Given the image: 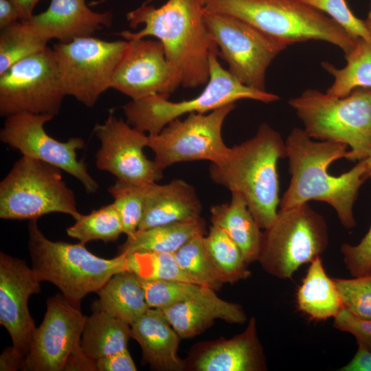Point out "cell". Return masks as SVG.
I'll return each instance as SVG.
<instances>
[{
	"mask_svg": "<svg viewBox=\"0 0 371 371\" xmlns=\"http://www.w3.org/2000/svg\"><path fill=\"white\" fill-rule=\"evenodd\" d=\"M216 291L205 286L187 300L159 308L181 339L203 333L215 319L243 324L247 319L242 306L220 298Z\"/></svg>",
	"mask_w": 371,
	"mask_h": 371,
	"instance_id": "20",
	"label": "cell"
},
{
	"mask_svg": "<svg viewBox=\"0 0 371 371\" xmlns=\"http://www.w3.org/2000/svg\"><path fill=\"white\" fill-rule=\"evenodd\" d=\"M189 363L196 371L267 370L255 318H250L246 329L231 339L223 338L198 346Z\"/></svg>",
	"mask_w": 371,
	"mask_h": 371,
	"instance_id": "19",
	"label": "cell"
},
{
	"mask_svg": "<svg viewBox=\"0 0 371 371\" xmlns=\"http://www.w3.org/2000/svg\"><path fill=\"white\" fill-rule=\"evenodd\" d=\"M93 132L101 144L95 155L99 170L136 185L155 183L163 177V171L144 153L148 135L118 119L113 111L104 123L95 125Z\"/></svg>",
	"mask_w": 371,
	"mask_h": 371,
	"instance_id": "16",
	"label": "cell"
},
{
	"mask_svg": "<svg viewBox=\"0 0 371 371\" xmlns=\"http://www.w3.org/2000/svg\"><path fill=\"white\" fill-rule=\"evenodd\" d=\"M201 203L195 189L182 179L166 184H149L143 217L137 229L196 221L201 218Z\"/></svg>",
	"mask_w": 371,
	"mask_h": 371,
	"instance_id": "23",
	"label": "cell"
},
{
	"mask_svg": "<svg viewBox=\"0 0 371 371\" xmlns=\"http://www.w3.org/2000/svg\"><path fill=\"white\" fill-rule=\"evenodd\" d=\"M289 104L310 137L350 146L345 159L359 161L371 153V89L356 88L344 98L306 89Z\"/></svg>",
	"mask_w": 371,
	"mask_h": 371,
	"instance_id": "6",
	"label": "cell"
},
{
	"mask_svg": "<svg viewBox=\"0 0 371 371\" xmlns=\"http://www.w3.org/2000/svg\"><path fill=\"white\" fill-rule=\"evenodd\" d=\"M27 21L47 41L69 43L111 27L113 14L91 10L85 0H51L45 11L34 14Z\"/></svg>",
	"mask_w": 371,
	"mask_h": 371,
	"instance_id": "21",
	"label": "cell"
},
{
	"mask_svg": "<svg viewBox=\"0 0 371 371\" xmlns=\"http://www.w3.org/2000/svg\"><path fill=\"white\" fill-rule=\"evenodd\" d=\"M131 337V325L102 311L86 317L81 346L93 362L105 356L127 349Z\"/></svg>",
	"mask_w": 371,
	"mask_h": 371,
	"instance_id": "28",
	"label": "cell"
},
{
	"mask_svg": "<svg viewBox=\"0 0 371 371\" xmlns=\"http://www.w3.org/2000/svg\"><path fill=\"white\" fill-rule=\"evenodd\" d=\"M97 293L93 311L106 312L130 325L149 308L140 278L129 271L113 276Z\"/></svg>",
	"mask_w": 371,
	"mask_h": 371,
	"instance_id": "25",
	"label": "cell"
},
{
	"mask_svg": "<svg viewBox=\"0 0 371 371\" xmlns=\"http://www.w3.org/2000/svg\"><path fill=\"white\" fill-rule=\"evenodd\" d=\"M367 161V170L365 174V178L367 180L368 179H371V153L370 155L366 158Z\"/></svg>",
	"mask_w": 371,
	"mask_h": 371,
	"instance_id": "46",
	"label": "cell"
},
{
	"mask_svg": "<svg viewBox=\"0 0 371 371\" xmlns=\"http://www.w3.org/2000/svg\"><path fill=\"white\" fill-rule=\"evenodd\" d=\"M26 358L12 346L4 350L0 357L1 371L24 370Z\"/></svg>",
	"mask_w": 371,
	"mask_h": 371,
	"instance_id": "42",
	"label": "cell"
},
{
	"mask_svg": "<svg viewBox=\"0 0 371 371\" xmlns=\"http://www.w3.org/2000/svg\"><path fill=\"white\" fill-rule=\"evenodd\" d=\"M106 1V0H100V1H99V3H103V2Z\"/></svg>",
	"mask_w": 371,
	"mask_h": 371,
	"instance_id": "49",
	"label": "cell"
},
{
	"mask_svg": "<svg viewBox=\"0 0 371 371\" xmlns=\"http://www.w3.org/2000/svg\"><path fill=\"white\" fill-rule=\"evenodd\" d=\"M210 214L212 225L229 235L248 265L258 260L263 232L240 194L232 192L229 203L212 205Z\"/></svg>",
	"mask_w": 371,
	"mask_h": 371,
	"instance_id": "24",
	"label": "cell"
},
{
	"mask_svg": "<svg viewBox=\"0 0 371 371\" xmlns=\"http://www.w3.org/2000/svg\"><path fill=\"white\" fill-rule=\"evenodd\" d=\"M131 337L139 344L142 362L152 370L182 371L186 362L177 355L181 339L159 308H149L131 325Z\"/></svg>",
	"mask_w": 371,
	"mask_h": 371,
	"instance_id": "22",
	"label": "cell"
},
{
	"mask_svg": "<svg viewBox=\"0 0 371 371\" xmlns=\"http://www.w3.org/2000/svg\"><path fill=\"white\" fill-rule=\"evenodd\" d=\"M333 326L352 335L358 346L371 352V321L361 319L342 308L334 317Z\"/></svg>",
	"mask_w": 371,
	"mask_h": 371,
	"instance_id": "40",
	"label": "cell"
},
{
	"mask_svg": "<svg viewBox=\"0 0 371 371\" xmlns=\"http://www.w3.org/2000/svg\"><path fill=\"white\" fill-rule=\"evenodd\" d=\"M365 25L371 34V14H368L367 18L364 20Z\"/></svg>",
	"mask_w": 371,
	"mask_h": 371,
	"instance_id": "47",
	"label": "cell"
},
{
	"mask_svg": "<svg viewBox=\"0 0 371 371\" xmlns=\"http://www.w3.org/2000/svg\"><path fill=\"white\" fill-rule=\"evenodd\" d=\"M47 310L41 325L36 328L24 370L95 371V364L81 346L86 320L80 307L63 294L47 300Z\"/></svg>",
	"mask_w": 371,
	"mask_h": 371,
	"instance_id": "10",
	"label": "cell"
},
{
	"mask_svg": "<svg viewBox=\"0 0 371 371\" xmlns=\"http://www.w3.org/2000/svg\"><path fill=\"white\" fill-rule=\"evenodd\" d=\"M98 371H136V366L128 349L103 357L95 363Z\"/></svg>",
	"mask_w": 371,
	"mask_h": 371,
	"instance_id": "41",
	"label": "cell"
},
{
	"mask_svg": "<svg viewBox=\"0 0 371 371\" xmlns=\"http://www.w3.org/2000/svg\"><path fill=\"white\" fill-rule=\"evenodd\" d=\"M128 42L113 76L111 88L137 100L154 94L169 95L181 85L159 40L144 38Z\"/></svg>",
	"mask_w": 371,
	"mask_h": 371,
	"instance_id": "17",
	"label": "cell"
},
{
	"mask_svg": "<svg viewBox=\"0 0 371 371\" xmlns=\"http://www.w3.org/2000/svg\"><path fill=\"white\" fill-rule=\"evenodd\" d=\"M126 255V270L141 279L196 284L179 266L174 254L134 252Z\"/></svg>",
	"mask_w": 371,
	"mask_h": 371,
	"instance_id": "34",
	"label": "cell"
},
{
	"mask_svg": "<svg viewBox=\"0 0 371 371\" xmlns=\"http://www.w3.org/2000/svg\"><path fill=\"white\" fill-rule=\"evenodd\" d=\"M149 308H162L187 300L202 285L169 280H153L140 278Z\"/></svg>",
	"mask_w": 371,
	"mask_h": 371,
	"instance_id": "37",
	"label": "cell"
},
{
	"mask_svg": "<svg viewBox=\"0 0 371 371\" xmlns=\"http://www.w3.org/2000/svg\"><path fill=\"white\" fill-rule=\"evenodd\" d=\"M75 223L66 230L69 236L86 244L93 240L114 242L123 232L120 214L113 203L87 215L81 214Z\"/></svg>",
	"mask_w": 371,
	"mask_h": 371,
	"instance_id": "32",
	"label": "cell"
},
{
	"mask_svg": "<svg viewBox=\"0 0 371 371\" xmlns=\"http://www.w3.org/2000/svg\"><path fill=\"white\" fill-rule=\"evenodd\" d=\"M48 42L27 21H18L1 29L0 75L17 62L45 49Z\"/></svg>",
	"mask_w": 371,
	"mask_h": 371,
	"instance_id": "31",
	"label": "cell"
},
{
	"mask_svg": "<svg viewBox=\"0 0 371 371\" xmlns=\"http://www.w3.org/2000/svg\"><path fill=\"white\" fill-rule=\"evenodd\" d=\"M203 0H168L163 5L143 3L126 14L128 25L140 31L123 30L125 40L154 36L162 43L168 62L178 72L181 86L195 88L210 79L209 56L219 52L206 25Z\"/></svg>",
	"mask_w": 371,
	"mask_h": 371,
	"instance_id": "2",
	"label": "cell"
},
{
	"mask_svg": "<svg viewBox=\"0 0 371 371\" xmlns=\"http://www.w3.org/2000/svg\"><path fill=\"white\" fill-rule=\"evenodd\" d=\"M218 52L209 56L210 79L196 97L178 102L168 100L167 95L154 94L131 100L122 106L126 122L148 135H157L171 121L191 113L204 114L240 99L265 103L277 101L279 96L247 87L232 76L218 63Z\"/></svg>",
	"mask_w": 371,
	"mask_h": 371,
	"instance_id": "7",
	"label": "cell"
},
{
	"mask_svg": "<svg viewBox=\"0 0 371 371\" xmlns=\"http://www.w3.org/2000/svg\"><path fill=\"white\" fill-rule=\"evenodd\" d=\"M54 115L23 113L7 117L0 131V140L19 150L24 156L51 165L77 179L88 194L98 191V182L87 170L83 160L77 159L76 150L85 147L80 137H71L63 142L49 135L44 124Z\"/></svg>",
	"mask_w": 371,
	"mask_h": 371,
	"instance_id": "15",
	"label": "cell"
},
{
	"mask_svg": "<svg viewBox=\"0 0 371 371\" xmlns=\"http://www.w3.org/2000/svg\"><path fill=\"white\" fill-rule=\"evenodd\" d=\"M203 242L223 283L232 284L251 276L242 251L224 230L212 225Z\"/></svg>",
	"mask_w": 371,
	"mask_h": 371,
	"instance_id": "30",
	"label": "cell"
},
{
	"mask_svg": "<svg viewBox=\"0 0 371 371\" xmlns=\"http://www.w3.org/2000/svg\"><path fill=\"white\" fill-rule=\"evenodd\" d=\"M345 58L347 64L341 69L328 62L322 63L323 68L334 77L326 93L337 98L346 97L356 88L371 89V42L359 38Z\"/></svg>",
	"mask_w": 371,
	"mask_h": 371,
	"instance_id": "29",
	"label": "cell"
},
{
	"mask_svg": "<svg viewBox=\"0 0 371 371\" xmlns=\"http://www.w3.org/2000/svg\"><path fill=\"white\" fill-rule=\"evenodd\" d=\"M207 28L229 72L243 85L265 91V75L272 60L289 45L236 17L203 9Z\"/></svg>",
	"mask_w": 371,
	"mask_h": 371,
	"instance_id": "12",
	"label": "cell"
},
{
	"mask_svg": "<svg viewBox=\"0 0 371 371\" xmlns=\"http://www.w3.org/2000/svg\"><path fill=\"white\" fill-rule=\"evenodd\" d=\"M65 96L53 49L27 57L0 75V115L58 114Z\"/></svg>",
	"mask_w": 371,
	"mask_h": 371,
	"instance_id": "13",
	"label": "cell"
},
{
	"mask_svg": "<svg viewBox=\"0 0 371 371\" xmlns=\"http://www.w3.org/2000/svg\"><path fill=\"white\" fill-rule=\"evenodd\" d=\"M27 228L32 269L38 279L54 284L75 306L80 307L87 294L97 293L113 276L127 271L125 254L106 259L92 254L85 244L51 240L36 219L30 221Z\"/></svg>",
	"mask_w": 371,
	"mask_h": 371,
	"instance_id": "5",
	"label": "cell"
},
{
	"mask_svg": "<svg viewBox=\"0 0 371 371\" xmlns=\"http://www.w3.org/2000/svg\"><path fill=\"white\" fill-rule=\"evenodd\" d=\"M20 21L19 10L12 0H0V30Z\"/></svg>",
	"mask_w": 371,
	"mask_h": 371,
	"instance_id": "44",
	"label": "cell"
},
{
	"mask_svg": "<svg viewBox=\"0 0 371 371\" xmlns=\"http://www.w3.org/2000/svg\"><path fill=\"white\" fill-rule=\"evenodd\" d=\"M203 234L197 235L175 253L181 269L199 285L218 291L224 284L203 242Z\"/></svg>",
	"mask_w": 371,
	"mask_h": 371,
	"instance_id": "33",
	"label": "cell"
},
{
	"mask_svg": "<svg viewBox=\"0 0 371 371\" xmlns=\"http://www.w3.org/2000/svg\"><path fill=\"white\" fill-rule=\"evenodd\" d=\"M148 186L136 185L117 179L108 188L120 214L123 232L127 237L137 232L141 223Z\"/></svg>",
	"mask_w": 371,
	"mask_h": 371,
	"instance_id": "35",
	"label": "cell"
},
{
	"mask_svg": "<svg viewBox=\"0 0 371 371\" xmlns=\"http://www.w3.org/2000/svg\"><path fill=\"white\" fill-rule=\"evenodd\" d=\"M151 1H153V0H147V1H146L144 3L148 4V3H149Z\"/></svg>",
	"mask_w": 371,
	"mask_h": 371,
	"instance_id": "48",
	"label": "cell"
},
{
	"mask_svg": "<svg viewBox=\"0 0 371 371\" xmlns=\"http://www.w3.org/2000/svg\"><path fill=\"white\" fill-rule=\"evenodd\" d=\"M206 234L204 220L200 218L137 229L118 247V254L134 252L174 254L193 237Z\"/></svg>",
	"mask_w": 371,
	"mask_h": 371,
	"instance_id": "27",
	"label": "cell"
},
{
	"mask_svg": "<svg viewBox=\"0 0 371 371\" xmlns=\"http://www.w3.org/2000/svg\"><path fill=\"white\" fill-rule=\"evenodd\" d=\"M40 281L25 261L0 253V324L12 347L27 358L36 328L28 310L31 295L41 291Z\"/></svg>",
	"mask_w": 371,
	"mask_h": 371,
	"instance_id": "18",
	"label": "cell"
},
{
	"mask_svg": "<svg viewBox=\"0 0 371 371\" xmlns=\"http://www.w3.org/2000/svg\"><path fill=\"white\" fill-rule=\"evenodd\" d=\"M297 309L315 321L335 317L343 308L333 279L326 274L320 257L311 262L296 293Z\"/></svg>",
	"mask_w": 371,
	"mask_h": 371,
	"instance_id": "26",
	"label": "cell"
},
{
	"mask_svg": "<svg viewBox=\"0 0 371 371\" xmlns=\"http://www.w3.org/2000/svg\"><path fill=\"white\" fill-rule=\"evenodd\" d=\"M16 5L19 14L20 21H27L34 14L33 10L41 0H12Z\"/></svg>",
	"mask_w": 371,
	"mask_h": 371,
	"instance_id": "45",
	"label": "cell"
},
{
	"mask_svg": "<svg viewBox=\"0 0 371 371\" xmlns=\"http://www.w3.org/2000/svg\"><path fill=\"white\" fill-rule=\"evenodd\" d=\"M368 14H371V4H370V11H369Z\"/></svg>",
	"mask_w": 371,
	"mask_h": 371,
	"instance_id": "50",
	"label": "cell"
},
{
	"mask_svg": "<svg viewBox=\"0 0 371 371\" xmlns=\"http://www.w3.org/2000/svg\"><path fill=\"white\" fill-rule=\"evenodd\" d=\"M53 212L70 215L75 220L82 214L61 170L23 155L0 183V218L37 220Z\"/></svg>",
	"mask_w": 371,
	"mask_h": 371,
	"instance_id": "8",
	"label": "cell"
},
{
	"mask_svg": "<svg viewBox=\"0 0 371 371\" xmlns=\"http://www.w3.org/2000/svg\"><path fill=\"white\" fill-rule=\"evenodd\" d=\"M286 158L280 133L261 124L251 138L229 147L220 161L211 163L212 181L240 194L261 229L271 226L280 205L278 161Z\"/></svg>",
	"mask_w": 371,
	"mask_h": 371,
	"instance_id": "3",
	"label": "cell"
},
{
	"mask_svg": "<svg viewBox=\"0 0 371 371\" xmlns=\"http://www.w3.org/2000/svg\"><path fill=\"white\" fill-rule=\"evenodd\" d=\"M344 308L354 316L371 321V271L350 279L333 278Z\"/></svg>",
	"mask_w": 371,
	"mask_h": 371,
	"instance_id": "36",
	"label": "cell"
},
{
	"mask_svg": "<svg viewBox=\"0 0 371 371\" xmlns=\"http://www.w3.org/2000/svg\"><path fill=\"white\" fill-rule=\"evenodd\" d=\"M343 261L353 277L371 271V227L367 234L355 245L344 243L340 248Z\"/></svg>",
	"mask_w": 371,
	"mask_h": 371,
	"instance_id": "39",
	"label": "cell"
},
{
	"mask_svg": "<svg viewBox=\"0 0 371 371\" xmlns=\"http://www.w3.org/2000/svg\"><path fill=\"white\" fill-rule=\"evenodd\" d=\"M128 43L126 40L107 41L87 36L55 44L52 49L65 95L93 106L111 88L113 76Z\"/></svg>",
	"mask_w": 371,
	"mask_h": 371,
	"instance_id": "11",
	"label": "cell"
},
{
	"mask_svg": "<svg viewBox=\"0 0 371 371\" xmlns=\"http://www.w3.org/2000/svg\"><path fill=\"white\" fill-rule=\"evenodd\" d=\"M339 371H371V352L358 346L353 358Z\"/></svg>",
	"mask_w": 371,
	"mask_h": 371,
	"instance_id": "43",
	"label": "cell"
},
{
	"mask_svg": "<svg viewBox=\"0 0 371 371\" xmlns=\"http://www.w3.org/2000/svg\"><path fill=\"white\" fill-rule=\"evenodd\" d=\"M234 103L221 106L207 114L191 113L184 120L177 118L155 135H148L149 147L155 153L159 170L183 161H221L229 150L222 137L223 122L235 109Z\"/></svg>",
	"mask_w": 371,
	"mask_h": 371,
	"instance_id": "14",
	"label": "cell"
},
{
	"mask_svg": "<svg viewBox=\"0 0 371 371\" xmlns=\"http://www.w3.org/2000/svg\"><path fill=\"white\" fill-rule=\"evenodd\" d=\"M290 183L280 201V209L297 206L311 200L330 205L346 229L355 227L353 207L359 189L366 180V158L346 172L333 176L328 172L335 161L345 158L348 146L335 141L315 142L300 128H293L286 141Z\"/></svg>",
	"mask_w": 371,
	"mask_h": 371,
	"instance_id": "1",
	"label": "cell"
},
{
	"mask_svg": "<svg viewBox=\"0 0 371 371\" xmlns=\"http://www.w3.org/2000/svg\"><path fill=\"white\" fill-rule=\"evenodd\" d=\"M205 9L243 20L289 45L323 41L345 54L359 38L349 34L322 11L301 0H203Z\"/></svg>",
	"mask_w": 371,
	"mask_h": 371,
	"instance_id": "4",
	"label": "cell"
},
{
	"mask_svg": "<svg viewBox=\"0 0 371 371\" xmlns=\"http://www.w3.org/2000/svg\"><path fill=\"white\" fill-rule=\"evenodd\" d=\"M329 16L349 34L371 42V34L364 20L357 18L349 8L346 0H301Z\"/></svg>",
	"mask_w": 371,
	"mask_h": 371,
	"instance_id": "38",
	"label": "cell"
},
{
	"mask_svg": "<svg viewBox=\"0 0 371 371\" xmlns=\"http://www.w3.org/2000/svg\"><path fill=\"white\" fill-rule=\"evenodd\" d=\"M328 239L324 218L308 203L280 209L263 232L258 261L271 276L289 279L302 265L320 257Z\"/></svg>",
	"mask_w": 371,
	"mask_h": 371,
	"instance_id": "9",
	"label": "cell"
}]
</instances>
